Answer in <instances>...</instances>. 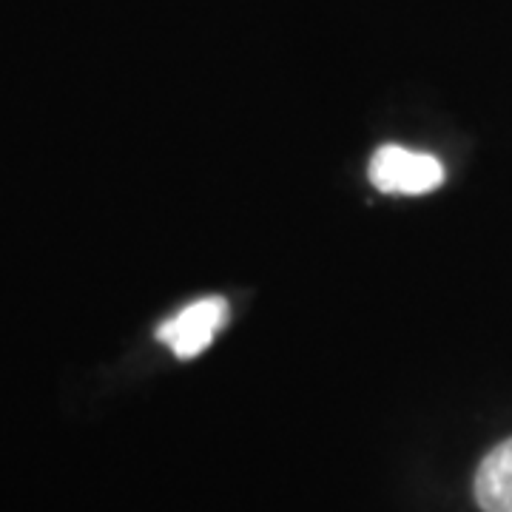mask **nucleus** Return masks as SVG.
<instances>
[{
    "mask_svg": "<svg viewBox=\"0 0 512 512\" xmlns=\"http://www.w3.org/2000/svg\"><path fill=\"white\" fill-rule=\"evenodd\" d=\"M225 319H228V302L222 296H208L163 322V328L157 330V339L174 350V356L194 359L214 342Z\"/></svg>",
    "mask_w": 512,
    "mask_h": 512,
    "instance_id": "nucleus-2",
    "label": "nucleus"
},
{
    "mask_svg": "<svg viewBox=\"0 0 512 512\" xmlns=\"http://www.w3.org/2000/svg\"><path fill=\"white\" fill-rule=\"evenodd\" d=\"M476 501L481 512H512V439L501 441L478 464Z\"/></svg>",
    "mask_w": 512,
    "mask_h": 512,
    "instance_id": "nucleus-3",
    "label": "nucleus"
},
{
    "mask_svg": "<svg viewBox=\"0 0 512 512\" xmlns=\"http://www.w3.org/2000/svg\"><path fill=\"white\" fill-rule=\"evenodd\" d=\"M370 180L384 194H430L444 183V165L433 154L382 146L370 160Z\"/></svg>",
    "mask_w": 512,
    "mask_h": 512,
    "instance_id": "nucleus-1",
    "label": "nucleus"
}]
</instances>
